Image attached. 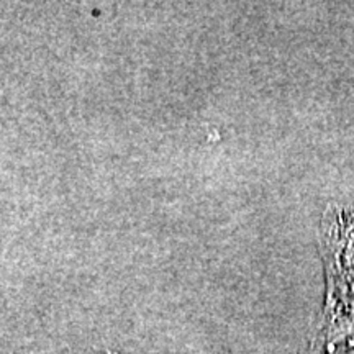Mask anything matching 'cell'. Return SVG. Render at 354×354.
I'll list each match as a JSON object with an SVG mask.
<instances>
[{"label":"cell","mask_w":354,"mask_h":354,"mask_svg":"<svg viewBox=\"0 0 354 354\" xmlns=\"http://www.w3.org/2000/svg\"><path fill=\"white\" fill-rule=\"evenodd\" d=\"M320 253L331 307L354 308V209L331 205L320 221Z\"/></svg>","instance_id":"6da1fadb"},{"label":"cell","mask_w":354,"mask_h":354,"mask_svg":"<svg viewBox=\"0 0 354 354\" xmlns=\"http://www.w3.org/2000/svg\"><path fill=\"white\" fill-rule=\"evenodd\" d=\"M318 338L320 354H354V308L333 307Z\"/></svg>","instance_id":"7a4b0ae2"}]
</instances>
